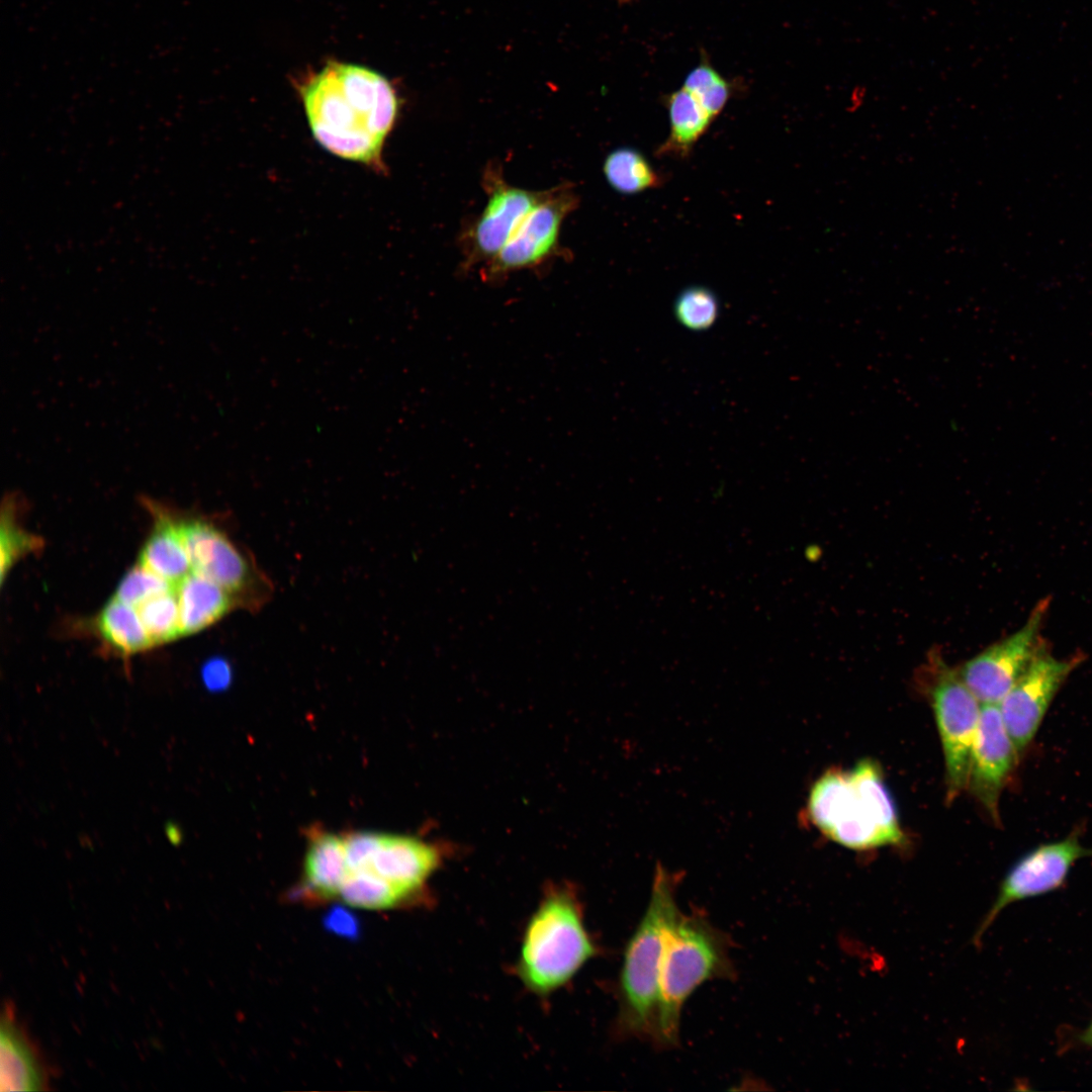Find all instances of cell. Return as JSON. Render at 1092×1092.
I'll return each instance as SVG.
<instances>
[{
  "label": "cell",
  "instance_id": "obj_1",
  "mask_svg": "<svg viewBox=\"0 0 1092 1092\" xmlns=\"http://www.w3.org/2000/svg\"><path fill=\"white\" fill-rule=\"evenodd\" d=\"M298 89L310 131L324 149L383 170V148L399 109L395 88L383 75L332 61Z\"/></svg>",
  "mask_w": 1092,
  "mask_h": 1092
},
{
  "label": "cell",
  "instance_id": "obj_2",
  "mask_svg": "<svg viewBox=\"0 0 1092 1092\" xmlns=\"http://www.w3.org/2000/svg\"><path fill=\"white\" fill-rule=\"evenodd\" d=\"M599 953L574 888L550 884L527 919L513 972L529 993L548 998Z\"/></svg>",
  "mask_w": 1092,
  "mask_h": 1092
},
{
  "label": "cell",
  "instance_id": "obj_3",
  "mask_svg": "<svg viewBox=\"0 0 1092 1092\" xmlns=\"http://www.w3.org/2000/svg\"><path fill=\"white\" fill-rule=\"evenodd\" d=\"M677 875L657 866L651 895L628 940L617 984L618 1014L614 1033L655 1045L659 975L666 931L680 910L675 900Z\"/></svg>",
  "mask_w": 1092,
  "mask_h": 1092
},
{
  "label": "cell",
  "instance_id": "obj_4",
  "mask_svg": "<svg viewBox=\"0 0 1092 1092\" xmlns=\"http://www.w3.org/2000/svg\"><path fill=\"white\" fill-rule=\"evenodd\" d=\"M730 949L728 935L704 914L680 911L671 922L660 965L655 1046L678 1044L682 1006L699 986L710 980L736 978Z\"/></svg>",
  "mask_w": 1092,
  "mask_h": 1092
},
{
  "label": "cell",
  "instance_id": "obj_5",
  "mask_svg": "<svg viewBox=\"0 0 1092 1092\" xmlns=\"http://www.w3.org/2000/svg\"><path fill=\"white\" fill-rule=\"evenodd\" d=\"M177 525L191 571L225 589L237 608L257 613L269 602L273 583L248 550L208 522L196 519Z\"/></svg>",
  "mask_w": 1092,
  "mask_h": 1092
},
{
  "label": "cell",
  "instance_id": "obj_6",
  "mask_svg": "<svg viewBox=\"0 0 1092 1092\" xmlns=\"http://www.w3.org/2000/svg\"><path fill=\"white\" fill-rule=\"evenodd\" d=\"M928 695L941 742L946 802L967 791L974 740L982 704L962 680L958 670L935 662Z\"/></svg>",
  "mask_w": 1092,
  "mask_h": 1092
},
{
  "label": "cell",
  "instance_id": "obj_7",
  "mask_svg": "<svg viewBox=\"0 0 1092 1092\" xmlns=\"http://www.w3.org/2000/svg\"><path fill=\"white\" fill-rule=\"evenodd\" d=\"M807 817L822 834L849 849L890 845L856 791L849 770L830 768L812 785Z\"/></svg>",
  "mask_w": 1092,
  "mask_h": 1092
},
{
  "label": "cell",
  "instance_id": "obj_8",
  "mask_svg": "<svg viewBox=\"0 0 1092 1092\" xmlns=\"http://www.w3.org/2000/svg\"><path fill=\"white\" fill-rule=\"evenodd\" d=\"M1086 857H1092V848L1084 846L1075 832L1023 854L1000 883L994 902L974 933V943L980 944L984 933L1008 905L1060 889L1075 863Z\"/></svg>",
  "mask_w": 1092,
  "mask_h": 1092
},
{
  "label": "cell",
  "instance_id": "obj_9",
  "mask_svg": "<svg viewBox=\"0 0 1092 1092\" xmlns=\"http://www.w3.org/2000/svg\"><path fill=\"white\" fill-rule=\"evenodd\" d=\"M1050 600H1040L1015 633L968 660L959 674L982 705H999L1025 671L1043 640L1040 629Z\"/></svg>",
  "mask_w": 1092,
  "mask_h": 1092
},
{
  "label": "cell",
  "instance_id": "obj_10",
  "mask_svg": "<svg viewBox=\"0 0 1092 1092\" xmlns=\"http://www.w3.org/2000/svg\"><path fill=\"white\" fill-rule=\"evenodd\" d=\"M1083 661V654L1057 658L1042 642L1025 671L1000 702L1003 723L1019 754L1033 740L1061 687Z\"/></svg>",
  "mask_w": 1092,
  "mask_h": 1092
},
{
  "label": "cell",
  "instance_id": "obj_11",
  "mask_svg": "<svg viewBox=\"0 0 1092 1092\" xmlns=\"http://www.w3.org/2000/svg\"><path fill=\"white\" fill-rule=\"evenodd\" d=\"M578 203L571 186L549 189L547 196L524 218L499 253L483 269L484 281L496 282L509 273L535 267L556 251L563 220Z\"/></svg>",
  "mask_w": 1092,
  "mask_h": 1092
},
{
  "label": "cell",
  "instance_id": "obj_12",
  "mask_svg": "<svg viewBox=\"0 0 1092 1092\" xmlns=\"http://www.w3.org/2000/svg\"><path fill=\"white\" fill-rule=\"evenodd\" d=\"M487 201L463 239V268L492 260L529 212L548 194L513 186L500 171L487 168L483 176Z\"/></svg>",
  "mask_w": 1092,
  "mask_h": 1092
},
{
  "label": "cell",
  "instance_id": "obj_13",
  "mask_svg": "<svg viewBox=\"0 0 1092 1092\" xmlns=\"http://www.w3.org/2000/svg\"><path fill=\"white\" fill-rule=\"evenodd\" d=\"M1019 752L1009 735L999 705H982L973 744L968 788L989 817L999 822V801L1017 766Z\"/></svg>",
  "mask_w": 1092,
  "mask_h": 1092
},
{
  "label": "cell",
  "instance_id": "obj_14",
  "mask_svg": "<svg viewBox=\"0 0 1092 1092\" xmlns=\"http://www.w3.org/2000/svg\"><path fill=\"white\" fill-rule=\"evenodd\" d=\"M443 854L429 842L411 836L381 834L367 870L411 895L420 905L428 900V882L442 864Z\"/></svg>",
  "mask_w": 1092,
  "mask_h": 1092
},
{
  "label": "cell",
  "instance_id": "obj_15",
  "mask_svg": "<svg viewBox=\"0 0 1092 1092\" xmlns=\"http://www.w3.org/2000/svg\"><path fill=\"white\" fill-rule=\"evenodd\" d=\"M1 1091H47L52 1068L11 1001L4 1002L0 1018Z\"/></svg>",
  "mask_w": 1092,
  "mask_h": 1092
},
{
  "label": "cell",
  "instance_id": "obj_16",
  "mask_svg": "<svg viewBox=\"0 0 1092 1092\" xmlns=\"http://www.w3.org/2000/svg\"><path fill=\"white\" fill-rule=\"evenodd\" d=\"M349 872L344 836L313 829L309 832L297 897L307 903L339 898Z\"/></svg>",
  "mask_w": 1092,
  "mask_h": 1092
},
{
  "label": "cell",
  "instance_id": "obj_17",
  "mask_svg": "<svg viewBox=\"0 0 1092 1092\" xmlns=\"http://www.w3.org/2000/svg\"><path fill=\"white\" fill-rule=\"evenodd\" d=\"M141 502L155 518L153 531L139 557V563L176 586L191 572L190 562L178 531L177 522L161 503L142 496Z\"/></svg>",
  "mask_w": 1092,
  "mask_h": 1092
},
{
  "label": "cell",
  "instance_id": "obj_18",
  "mask_svg": "<svg viewBox=\"0 0 1092 1092\" xmlns=\"http://www.w3.org/2000/svg\"><path fill=\"white\" fill-rule=\"evenodd\" d=\"M175 592L182 636L209 627L237 608L225 589L193 571L176 584Z\"/></svg>",
  "mask_w": 1092,
  "mask_h": 1092
},
{
  "label": "cell",
  "instance_id": "obj_19",
  "mask_svg": "<svg viewBox=\"0 0 1092 1092\" xmlns=\"http://www.w3.org/2000/svg\"><path fill=\"white\" fill-rule=\"evenodd\" d=\"M665 104L668 109L670 130L666 140L656 150V155L687 159L714 118L685 88L667 96Z\"/></svg>",
  "mask_w": 1092,
  "mask_h": 1092
},
{
  "label": "cell",
  "instance_id": "obj_20",
  "mask_svg": "<svg viewBox=\"0 0 1092 1092\" xmlns=\"http://www.w3.org/2000/svg\"><path fill=\"white\" fill-rule=\"evenodd\" d=\"M849 775L856 791L866 802L890 845L903 844L905 835L899 823L894 800L879 764L871 759L860 760L849 770Z\"/></svg>",
  "mask_w": 1092,
  "mask_h": 1092
},
{
  "label": "cell",
  "instance_id": "obj_21",
  "mask_svg": "<svg viewBox=\"0 0 1092 1092\" xmlns=\"http://www.w3.org/2000/svg\"><path fill=\"white\" fill-rule=\"evenodd\" d=\"M100 637L123 656L148 650L154 646L135 608L112 598L96 618Z\"/></svg>",
  "mask_w": 1092,
  "mask_h": 1092
},
{
  "label": "cell",
  "instance_id": "obj_22",
  "mask_svg": "<svg viewBox=\"0 0 1092 1092\" xmlns=\"http://www.w3.org/2000/svg\"><path fill=\"white\" fill-rule=\"evenodd\" d=\"M339 898L347 905L388 910L420 905L411 895L371 871L350 872Z\"/></svg>",
  "mask_w": 1092,
  "mask_h": 1092
},
{
  "label": "cell",
  "instance_id": "obj_23",
  "mask_svg": "<svg viewBox=\"0 0 1092 1092\" xmlns=\"http://www.w3.org/2000/svg\"><path fill=\"white\" fill-rule=\"evenodd\" d=\"M608 184L618 193L631 195L662 185L663 177L638 150L622 147L611 152L603 164Z\"/></svg>",
  "mask_w": 1092,
  "mask_h": 1092
},
{
  "label": "cell",
  "instance_id": "obj_24",
  "mask_svg": "<svg viewBox=\"0 0 1092 1092\" xmlns=\"http://www.w3.org/2000/svg\"><path fill=\"white\" fill-rule=\"evenodd\" d=\"M23 504H25L24 499L17 491L7 492L2 500L0 531L2 582L17 560L30 552L39 550L42 546L39 537L26 532L16 521L18 511Z\"/></svg>",
  "mask_w": 1092,
  "mask_h": 1092
},
{
  "label": "cell",
  "instance_id": "obj_25",
  "mask_svg": "<svg viewBox=\"0 0 1092 1092\" xmlns=\"http://www.w3.org/2000/svg\"><path fill=\"white\" fill-rule=\"evenodd\" d=\"M135 609L154 646L182 636L175 589L155 596Z\"/></svg>",
  "mask_w": 1092,
  "mask_h": 1092
},
{
  "label": "cell",
  "instance_id": "obj_26",
  "mask_svg": "<svg viewBox=\"0 0 1092 1092\" xmlns=\"http://www.w3.org/2000/svg\"><path fill=\"white\" fill-rule=\"evenodd\" d=\"M719 300L709 288L694 285L684 289L676 297L673 311L679 324L692 331L711 328L719 315Z\"/></svg>",
  "mask_w": 1092,
  "mask_h": 1092
},
{
  "label": "cell",
  "instance_id": "obj_27",
  "mask_svg": "<svg viewBox=\"0 0 1092 1092\" xmlns=\"http://www.w3.org/2000/svg\"><path fill=\"white\" fill-rule=\"evenodd\" d=\"M684 88L691 92L715 118L718 116L730 96L728 82L710 65L702 63L690 72Z\"/></svg>",
  "mask_w": 1092,
  "mask_h": 1092
},
{
  "label": "cell",
  "instance_id": "obj_28",
  "mask_svg": "<svg viewBox=\"0 0 1092 1092\" xmlns=\"http://www.w3.org/2000/svg\"><path fill=\"white\" fill-rule=\"evenodd\" d=\"M173 589L174 584L139 563L121 578L113 598L138 608L149 599Z\"/></svg>",
  "mask_w": 1092,
  "mask_h": 1092
},
{
  "label": "cell",
  "instance_id": "obj_29",
  "mask_svg": "<svg viewBox=\"0 0 1092 1092\" xmlns=\"http://www.w3.org/2000/svg\"><path fill=\"white\" fill-rule=\"evenodd\" d=\"M380 835L381 833L355 832L344 836L350 872L364 871L369 868L378 847Z\"/></svg>",
  "mask_w": 1092,
  "mask_h": 1092
},
{
  "label": "cell",
  "instance_id": "obj_30",
  "mask_svg": "<svg viewBox=\"0 0 1092 1092\" xmlns=\"http://www.w3.org/2000/svg\"><path fill=\"white\" fill-rule=\"evenodd\" d=\"M202 679L209 690L218 691L228 686L231 669L225 661L212 659L203 666Z\"/></svg>",
  "mask_w": 1092,
  "mask_h": 1092
},
{
  "label": "cell",
  "instance_id": "obj_31",
  "mask_svg": "<svg viewBox=\"0 0 1092 1092\" xmlns=\"http://www.w3.org/2000/svg\"><path fill=\"white\" fill-rule=\"evenodd\" d=\"M331 926L340 932L349 933L354 931L355 923L346 913L337 912L331 917Z\"/></svg>",
  "mask_w": 1092,
  "mask_h": 1092
},
{
  "label": "cell",
  "instance_id": "obj_32",
  "mask_svg": "<svg viewBox=\"0 0 1092 1092\" xmlns=\"http://www.w3.org/2000/svg\"><path fill=\"white\" fill-rule=\"evenodd\" d=\"M1078 1040L1083 1045L1092 1049V1019L1090 1023L1078 1034Z\"/></svg>",
  "mask_w": 1092,
  "mask_h": 1092
},
{
  "label": "cell",
  "instance_id": "obj_33",
  "mask_svg": "<svg viewBox=\"0 0 1092 1092\" xmlns=\"http://www.w3.org/2000/svg\"><path fill=\"white\" fill-rule=\"evenodd\" d=\"M166 833H167V835L169 837V840L171 842H174V843L177 844V843H179L181 841V837H182L181 831L174 824H170L167 827Z\"/></svg>",
  "mask_w": 1092,
  "mask_h": 1092
}]
</instances>
